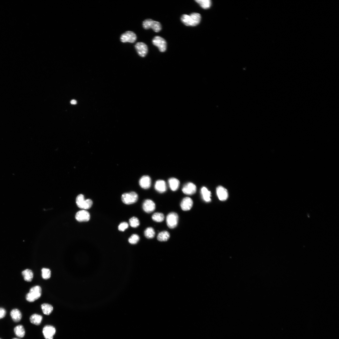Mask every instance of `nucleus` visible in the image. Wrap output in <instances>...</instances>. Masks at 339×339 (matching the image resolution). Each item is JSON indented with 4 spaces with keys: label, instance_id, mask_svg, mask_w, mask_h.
I'll return each instance as SVG.
<instances>
[{
    "label": "nucleus",
    "instance_id": "obj_1",
    "mask_svg": "<svg viewBox=\"0 0 339 339\" xmlns=\"http://www.w3.org/2000/svg\"><path fill=\"white\" fill-rule=\"evenodd\" d=\"M200 14L196 13H193L190 15L185 14L181 18L182 22L187 26H194L198 25L201 20Z\"/></svg>",
    "mask_w": 339,
    "mask_h": 339
},
{
    "label": "nucleus",
    "instance_id": "obj_2",
    "mask_svg": "<svg viewBox=\"0 0 339 339\" xmlns=\"http://www.w3.org/2000/svg\"><path fill=\"white\" fill-rule=\"evenodd\" d=\"M42 289L39 286H36L32 288L29 292L26 295L27 301L33 302L39 298L42 295Z\"/></svg>",
    "mask_w": 339,
    "mask_h": 339
},
{
    "label": "nucleus",
    "instance_id": "obj_3",
    "mask_svg": "<svg viewBox=\"0 0 339 339\" xmlns=\"http://www.w3.org/2000/svg\"><path fill=\"white\" fill-rule=\"evenodd\" d=\"M143 28L147 30L150 28L156 33L159 32L161 29V26L158 22L154 21L151 19H148L144 20L143 23Z\"/></svg>",
    "mask_w": 339,
    "mask_h": 339
},
{
    "label": "nucleus",
    "instance_id": "obj_4",
    "mask_svg": "<svg viewBox=\"0 0 339 339\" xmlns=\"http://www.w3.org/2000/svg\"><path fill=\"white\" fill-rule=\"evenodd\" d=\"M122 200L125 204L130 205L137 202L138 199L137 194L134 192L125 193L122 196Z\"/></svg>",
    "mask_w": 339,
    "mask_h": 339
},
{
    "label": "nucleus",
    "instance_id": "obj_5",
    "mask_svg": "<svg viewBox=\"0 0 339 339\" xmlns=\"http://www.w3.org/2000/svg\"><path fill=\"white\" fill-rule=\"evenodd\" d=\"M76 203L77 206L79 208L84 209H89L92 206L93 202L91 199H85L84 196L80 194L77 196Z\"/></svg>",
    "mask_w": 339,
    "mask_h": 339
},
{
    "label": "nucleus",
    "instance_id": "obj_6",
    "mask_svg": "<svg viewBox=\"0 0 339 339\" xmlns=\"http://www.w3.org/2000/svg\"><path fill=\"white\" fill-rule=\"evenodd\" d=\"M178 216L175 212H171L167 216L166 222L168 226L170 229L175 228L178 225Z\"/></svg>",
    "mask_w": 339,
    "mask_h": 339
},
{
    "label": "nucleus",
    "instance_id": "obj_7",
    "mask_svg": "<svg viewBox=\"0 0 339 339\" xmlns=\"http://www.w3.org/2000/svg\"><path fill=\"white\" fill-rule=\"evenodd\" d=\"M152 42L154 45L158 47L161 52H164L166 51L167 42L162 37L158 36H156L153 39Z\"/></svg>",
    "mask_w": 339,
    "mask_h": 339
},
{
    "label": "nucleus",
    "instance_id": "obj_8",
    "mask_svg": "<svg viewBox=\"0 0 339 339\" xmlns=\"http://www.w3.org/2000/svg\"><path fill=\"white\" fill-rule=\"evenodd\" d=\"M136 35L133 32L128 31L123 33L121 36L120 40L123 43L129 42L133 43L136 41Z\"/></svg>",
    "mask_w": 339,
    "mask_h": 339
},
{
    "label": "nucleus",
    "instance_id": "obj_9",
    "mask_svg": "<svg viewBox=\"0 0 339 339\" xmlns=\"http://www.w3.org/2000/svg\"><path fill=\"white\" fill-rule=\"evenodd\" d=\"M182 192L187 195H192L196 193L197 188L196 185L192 182H188L185 184L182 188Z\"/></svg>",
    "mask_w": 339,
    "mask_h": 339
},
{
    "label": "nucleus",
    "instance_id": "obj_10",
    "mask_svg": "<svg viewBox=\"0 0 339 339\" xmlns=\"http://www.w3.org/2000/svg\"><path fill=\"white\" fill-rule=\"evenodd\" d=\"M135 47L139 56L142 57L146 56L148 52V48L146 44L142 42L138 43Z\"/></svg>",
    "mask_w": 339,
    "mask_h": 339
},
{
    "label": "nucleus",
    "instance_id": "obj_11",
    "mask_svg": "<svg viewBox=\"0 0 339 339\" xmlns=\"http://www.w3.org/2000/svg\"><path fill=\"white\" fill-rule=\"evenodd\" d=\"M142 207L144 210L148 213H152L156 209V205L154 202L149 199L146 200L144 201Z\"/></svg>",
    "mask_w": 339,
    "mask_h": 339
},
{
    "label": "nucleus",
    "instance_id": "obj_12",
    "mask_svg": "<svg viewBox=\"0 0 339 339\" xmlns=\"http://www.w3.org/2000/svg\"><path fill=\"white\" fill-rule=\"evenodd\" d=\"M76 220L80 222H86L88 221L90 218L89 213L85 210H82L78 211L75 215Z\"/></svg>",
    "mask_w": 339,
    "mask_h": 339
},
{
    "label": "nucleus",
    "instance_id": "obj_13",
    "mask_svg": "<svg viewBox=\"0 0 339 339\" xmlns=\"http://www.w3.org/2000/svg\"><path fill=\"white\" fill-rule=\"evenodd\" d=\"M55 333L56 329L52 326L47 325L43 328V333L46 339H53Z\"/></svg>",
    "mask_w": 339,
    "mask_h": 339
},
{
    "label": "nucleus",
    "instance_id": "obj_14",
    "mask_svg": "<svg viewBox=\"0 0 339 339\" xmlns=\"http://www.w3.org/2000/svg\"><path fill=\"white\" fill-rule=\"evenodd\" d=\"M193 202L192 199L189 197L184 198L181 203V207L182 209L185 211L190 210L192 207Z\"/></svg>",
    "mask_w": 339,
    "mask_h": 339
},
{
    "label": "nucleus",
    "instance_id": "obj_15",
    "mask_svg": "<svg viewBox=\"0 0 339 339\" xmlns=\"http://www.w3.org/2000/svg\"><path fill=\"white\" fill-rule=\"evenodd\" d=\"M216 192L219 199L222 201L226 200L228 197L227 190L223 187L218 186L216 189Z\"/></svg>",
    "mask_w": 339,
    "mask_h": 339
},
{
    "label": "nucleus",
    "instance_id": "obj_16",
    "mask_svg": "<svg viewBox=\"0 0 339 339\" xmlns=\"http://www.w3.org/2000/svg\"><path fill=\"white\" fill-rule=\"evenodd\" d=\"M139 185L143 189H147L150 188L151 185V179L148 176H144L139 180Z\"/></svg>",
    "mask_w": 339,
    "mask_h": 339
},
{
    "label": "nucleus",
    "instance_id": "obj_17",
    "mask_svg": "<svg viewBox=\"0 0 339 339\" xmlns=\"http://www.w3.org/2000/svg\"><path fill=\"white\" fill-rule=\"evenodd\" d=\"M154 188L160 193L165 192L167 190V186L165 181L160 180L157 181L155 184Z\"/></svg>",
    "mask_w": 339,
    "mask_h": 339
},
{
    "label": "nucleus",
    "instance_id": "obj_18",
    "mask_svg": "<svg viewBox=\"0 0 339 339\" xmlns=\"http://www.w3.org/2000/svg\"><path fill=\"white\" fill-rule=\"evenodd\" d=\"M168 183L169 187L172 191H176L178 189L180 186V182L177 178H170L168 180Z\"/></svg>",
    "mask_w": 339,
    "mask_h": 339
},
{
    "label": "nucleus",
    "instance_id": "obj_19",
    "mask_svg": "<svg viewBox=\"0 0 339 339\" xmlns=\"http://www.w3.org/2000/svg\"><path fill=\"white\" fill-rule=\"evenodd\" d=\"M11 316L13 321L15 322H20L22 318L21 312L17 309L12 310L11 312Z\"/></svg>",
    "mask_w": 339,
    "mask_h": 339
},
{
    "label": "nucleus",
    "instance_id": "obj_20",
    "mask_svg": "<svg viewBox=\"0 0 339 339\" xmlns=\"http://www.w3.org/2000/svg\"><path fill=\"white\" fill-rule=\"evenodd\" d=\"M201 193L203 200L206 202L211 201V193L207 188L205 187H202L201 189Z\"/></svg>",
    "mask_w": 339,
    "mask_h": 339
},
{
    "label": "nucleus",
    "instance_id": "obj_21",
    "mask_svg": "<svg viewBox=\"0 0 339 339\" xmlns=\"http://www.w3.org/2000/svg\"><path fill=\"white\" fill-rule=\"evenodd\" d=\"M22 274L26 281L30 282L33 277V274L32 270L29 269H26L23 271Z\"/></svg>",
    "mask_w": 339,
    "mask_h": 339
},
{
    "label": "nucleus",
    "instance_id": "obj_22",
    "mask_svg": "<svg viewBox=\"0 0 339 339\" xmlns=\"http://www.w3.org/2000/svg\"><path fill=\"white\" fill-rule=\"evenodd\" d=\"M14 331L16 335L19 337H23L25 334L24 328L22 325H19L16 326L14 329Z\"/></svg>",
    "mask_w": 339,
    "mask_h": 339
},
{
    "label": "nucleus",
    "instance_id": "obj_23",
    "mask_svg": "<svg viewBox=\"0 0 339 339\" xmlns=\"http://www.w3.org/2000/svg\"><path fill=\"white\" fill-rule=\"evenodd\" d=\"M42 316L37 314H34L30 317L31 322L36 325H40L42 321Z\"/></svg>",
    "mask_w": 339,
    "mask_h": 339
},
{
    "label": "nucleus",
    "instance_id": "obj_24",
    "mask_svg": "<svg viewBox=\"0 0 339 339\" xmlns=\"http://www.w3.org/2000/svg\"><path fill=\"white\" fill-rule=\"evenodd\" d=\"M170 237V234L169 232L167 231H162L158 234L157 239L160 241H167Z\"/></svg>",
    "mask_w": 339,
    "mask_h": 339
},
{
    "label": "nucleus",
    "instance_id": "obj_25",
    "mask_svg": "<svg viewBox=\"0 0 339 339\" xmlns=\"http://www.w3.org/2000/svg\"><path fill=\"white\" fill-rule=\"evenodd\" d=\"M41 308L43 313L46 315H49L53 310V306L49 304L45 303L41 305Z\"/></svg>",
    "mask_w": 339,
    "mask_h": 339
},
{
    "label": "nucleus",
    "instance_id": "obj_26",
    "mask_svg": "<svg viewBox=\"0 0 339 339\" xmlns=\"http://www.w3.org/2000/svg\"><path fill=\"white\" fill-rule=\"evenodd\" d=\"M195 2L202 8L205 9L209 8L211 5V2L210 0H196Z\"/></svg>",
    "mask_w": 339,
    "mask_h": 339
},
{
    "label": "nucleus",
    "instance_id": "obj_27",
    "mask_svg": "<svg viewBox=\"0 0 339 339\" xmlns=\"http://www.w3.org/2000/svg\"><path fill=\"white\" fill-rule=\"evenodd\" d=\"M145 237L148 239H152L155 235V232L154 229L151 227L147 228L144 232Z\"/></svg>",
    "mask_w": 339,
    "mask_h": 339
},
{
    "label": "nucleus",
    "instance_id": "obj_28",
    "mask_svg": "<svg viewBox=\"0 0 339 339\" xmlns=\"http://www.w3.org/2000/svg\"><path fill=\"white\" fill-rule=\"evenodd\" d=\"M152 220L157 222H162L164 220V214L161 213H156L152 215Z\"/></svg>",
    "mask_w": 339,
    "mask_h": 339
},
{
    "label": "nucleus",
    "instance_id": "obj_29",
    "mask_svg": "<svg viewBox=\"0 0 339 339\" xmlns=\"http://www.w3.org/2000/svg\"><path fill=\"white\" fill-rule=\"evenodd\" d=\"M42 278L45 279L50 278L51 276V271L48 268H43L42 269Z\"/></svg>",
    "mask_w": 339,
    "mask_h": 339
},
{
    "label": "nucleus",
    "instance_id": "obj_30",
    "mask_svg": "<svg viewBox=\"0 0 339 339\" xmlns=\"http://www.w3.org/2000/svg\"><path fill=\"white\" fill-rule=\"evenodd\" d=\"M129 222L130 226L133 228H137L140 224L139 219L137 217H133L131 218Z\"/></svg>",
    "mask_w": 339,
    "mask_h": 339
},
{
    "label": "nucleus",
    "instance_id": "obj_31",
    "mask_svg": "<svg viewBox=\"0 0 339 339\" xmlns=\"http://www.w3.org/2000/svg\"><path fill=\"white\" fill-rule=\"evenodd\" d=\"M139 236L136 234L132 235L129 239V243L132 244H137L140 240Z\"/></svg>",
    "mask_w": 339,
    "mask_h": 339
},
{
    "label": "nucleus",
    "instance_id": "obj_32",
    "mask_svg": "<svg viewBox=\"0 0 339 339\" xmlns=\"http://www.w3.org/2000/svg\"><path fill=\"white\" fill-rule=\"evenodd\" d=\"M129 227V225L126 222H123L121 223L119 225L118 229L120 231H123L127 229Z\"/></svg>",
    "mask_w": 339,
    "mask_h": 339
},
{
    "label": "nucleus",
    "instance_id": "obj_33",
    "mask_svg": "<svg viewBox=\"0 0 339 339\" xmlns=\"http://www.w3.org/2000/svg\"><path fill=\"white\" fill-rule=\"evenodd\" d=\"M6 314L5 309L3 308H0V319L4 317Z\"/></svg>",
    "mask_w": 339,
    "mask_h": 339
},
{
    "label": "nucleus",
    "instance_id": "obj_34",
    "mask_svg": "<svg viewBox=\"0 0 339 339\" xmlns=\"http://www.w3.org/2000/svg\"><path fill=\"white\" fill-rule=\"evenodd\" d=\"M71 103L72 104L75 105L76 104L77 102L76 100H73L71 101Z\"/></svg>",
    "mask_w": 339,
    "mask_h": 339
},
{
    "label": "nucleus",
    "instance_id": "obj_35",
    "mask_svg": "<svg viewBox=\"0 0 339 339\" xmlns=\"http://www.w3.org/2000/svg\"><path fill=\"white\" fill-rule=\"evenodd\" d=\"M12 339H20L18 338H13Z\"/></svg>",
    "mask_w": 339,
    "mask_h": 339
},
{
    "label": "nucleus",
    "instance_id": "obj_36",
    "mask_svg": "<svg viewBox=\"0 0 339 339\" xmlns=\"http://www.w3.org/2000/svg\"><path fill=\"white\" fill-rule=\"evenodd\" d=\"M0 339H1L0 338Z\"/></svg>",
    "mask_w": 339,
    "mask_h": 339
}]
</instances>
